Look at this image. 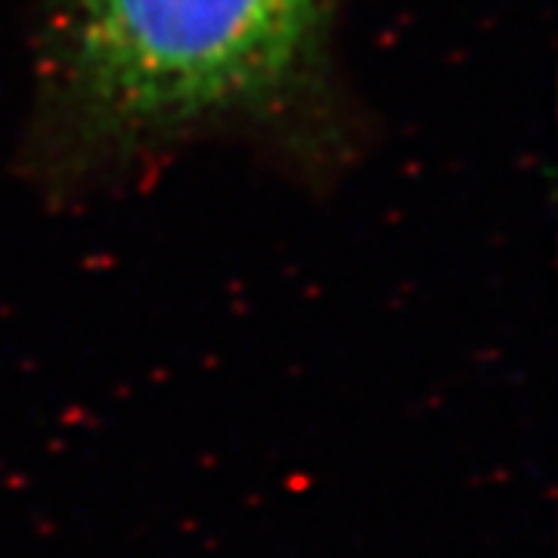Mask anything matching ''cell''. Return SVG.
Instances as JSON below:
<instances>
[{"instance_id":"obj_1","label":"cell","mask_w":558,"mask_h":558,"mask_svg":"<svg viewBox=\"0 0 558 558\" xmlns=\"http://www.w3.org/2000/svg\"><path fill=\"white\" fill-rule=\"evenodd\" d=\"M348 0H40L25 168L72 196L199 140L311 178L357 149L336 65Z\"/></svg>"}]
</instances>
